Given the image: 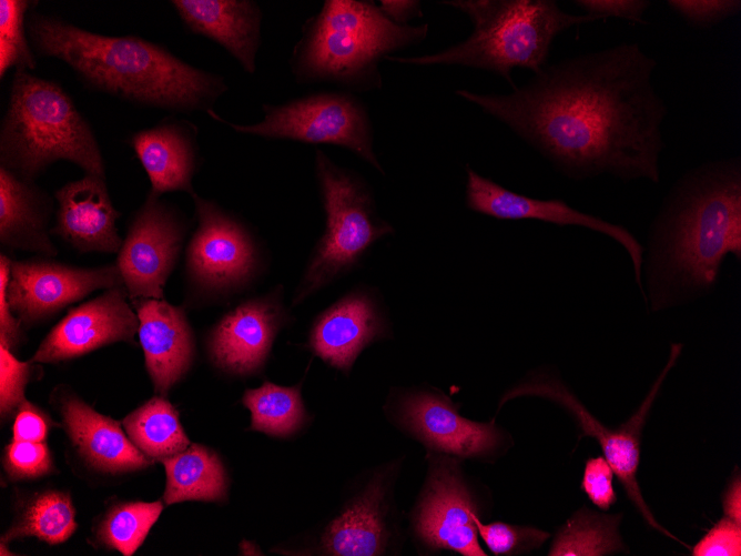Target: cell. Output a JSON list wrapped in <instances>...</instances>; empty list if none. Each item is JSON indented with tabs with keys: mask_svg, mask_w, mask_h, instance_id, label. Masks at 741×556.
<instances>
[{
	"mask_svg": "<svg viewBox=\"0 0 741 556\" xmlns=\"http://www.w3.org/2000/svg\"><path fill=\"white\" fill-rule=\"evenodd\" d=\"M58 404L71 442L94 469L116 474L143 469L152 464L153 461L135 447L118 422L98 413L73 393L59 392Z\"/></svg>",
	"mask_w": 741,
	"mask_h": 556,
	"instance_id": "7402d4cb",
	"label": "cell"
},
{
	"mask_svg": "<svg viewBox=\"0 0 741 556\" xmlns=\"http://www.w3.org/2000/svg\"><path fill=\"white\" fill-rule=\"evenodd\" d=\"M387 332L370 292L354 290L315 320L308 338L312 352L342 372H349L361 352Z\"/></svg>",
	"mask_w": 741,
	"mask_h": 556,
	"instance_id": "ac0fdd59",
	"label": "cell"
},
{
	"mask_svg": "<svg viewBox=\"0 0 741 556\" xmlns=\"http://www.w3.org/2000/svg\"><path fill=\"white\" fill-rule=\"evenodd\" d=\"M185 233L183 218L159 196L149 194L129 225L115 263L131 301L163 299Z\"/></svg>",
	"mask_w": 741,
	"mask_h": 556,
	"instance_id": "8fae6325",
	"label": "cell"
},
{
	"mask_svg": "<svg viewBox=\"0 0 741 556\" xmlns=\"http://www.w3.org/2000/svg\"><path fill=\"white\" fill-rule=\"evenodd\" d=\"M428 24L398 26L365 0H326L306 20L290 58L298 83H332L348 92L382 88L379 63L420 43Z\"/></svg>",
	"mask_w": 741,
	"mask_h": 556,
	"instance_id": "277c9868",
	"label": "cell"
},
{
	"mask_svg": "<svg viewBox=\"0 0 741 556\" xmlns=\"http://www.w3.org/2000/svg\"><path fill=\"white\" fill-rule=\"evenodd\" d=\"M477 533L495 555H511L539 547L549 534L532 527L514 526L506 523L483 524L473 515Z\"/></svg>",
	"mask_w": 741,
	"mask_h": 556,
	"instance_id": "d6a6232c",
	"label": "cell"
},
{
	"mask_svg": "<svg viewBox=\"0 0 741 556\" xmlns=\"http://www.w3.org/2000/svg\"><path fill=\"white\" fill-rule=\"evenodd\" d=\"M242 402L251 412V429L270 436L288 437L308 419L300 384L281 386L264 382L257 388L246 390Z\"/></svg>",
	"mask_w": 741,
	"mask_h": 556,
	"instance_id": "83f0119b",
	"label": "cell"
},
{
	"mask_svg": "<svg viewBox=\"0 0 741 556\" xmlns=\"http://www.w3.org/2000/svg\"><path fill=\"white\" fill-rule=\"evenodd\" d=\"M37 367L31 361L21 362L12 351L0 343V411L1 416H10L26 401L27 384L35 376Z\"/></svg>",
	"mask_w": 741,
	"mask_h": 556,
	"instance_id": "836d02e7",
	"label": "cell"
},
{
	"mask_svg": "<svg viewBox=\"0 0 741 556\" xmlns=\"http://www.w3.org/2000/svg\"><path fill=\"white\" fill-rule=\"evenodd\" d=\"M55 225L51 233L79 252L119 253L123 240L116 230L114 209L104 178L85 174L55 192Z\"/></svg>",
	"mask_w": 741,
	"mask_h": 556,
	"instance_id": "ffe728a7",
	"label": "cell"
},
{
	"mask_svg": "<svg viewBox=\"0 0 741 556\" xmlns=\"http://www.w3.org/2000/svg\"><path fill=\"white\" fill-rule=\"evenodd\" d=\"M48 431V418L26 400L18 410L13 423V441L43 442Z\"/></svg>",
	"mask_w": 741,
	"mask_h": 556,
	"instance_id": "60d3db41",
	"label": "cell"
},
{
	"mask_svg": "<svg viewBox=\"0 0 741 556\" xmlns=\"http://www.w3.org/2000/svg\"><path fill=\"white\" fill-rule=\"evenodd\" d=\"M162 510L161 501L116 503L100 519L95 537L103 546L131 556L142 545Z\"/></svg>",
	"mask_w": 741,
	"mask_h": 556,
	"instance_id": "f546056e",
	"label": "cell"
},
{
	"mask_svg": "<svg viewBox=\"0 0 741 556\" xmlns=\"http://www.w3.org/2000/svg\"><path fill=\"white\" fill-rule=\"evenodd\" d=\"M122 425L130 441L151 461L163 462L191 444L176 410L162 395L134 410Z\"/></svg>",
	"mask_w": 741,
	"mask_h": 556,
	"instance_id": "4316f807",
	"label": "cell"
},
{
	"mask_svg": "<svg viewBox=\"0 0 741 556\" xmlns=\"http://www.w3.org/2000/svg\"><path fill=\"white\" fill-rule=\"evenodd\" d=\"M637 42L545 65L507 94L455 93L509 128L569 179L660 180L668 108Z\"/></svg>",
	"mask_w": 741,
	"mask_h": 556,
	"instance_id": "6da1fadb",
	"label": "cell"
},
{
	"mask_svg": "<svg viewBox=\"0 0 741 556\" xmlns=\"http://www.w3.org/2000/svg\"><path fill=\"white\" fill-rule=\"evenodd\" d=\"M278 300L265 296L248 300L226 313L207 340L212 362L234 375L260 371L284 322Z\"/></svg>",
	"mask_w": 741,
	"mask_h": 556,
	"instance_id": "2e32d148",
	"label": "cell"
},
{
	"mask_svg": "<svg viewBox=\"0 0 741 556\" xmlns=\"http://www.w3.org/2000/svg\"><path fill=\"white\" fill-rule=\"evenodd\" d=\"M165 469L163 501L172 505L187 501L223 502L227 497L229 478L215 452L200 444H190L182 452L162 462Z\"/></svg>",
	"mask_w": 741,
	"mask_h": 556,
	"instance_id": "484cf974",
	"label": "cell"
},
{
	"mask_svg": "<svg viewBox=\"0 0 741 556\" xmlns=\"http://www.w3.org/2000/svg\"><path fill=\"white\" fill-rule=\"evenodd\" d=\"M124 286L116 264L77 267L47 259L11 261L7 299L18 320L31 325L100 289Z\"/></svg>",
	"mask_w": 741,
	"mask_h": 556,
	"instance_id": "7c38bea8",
	"label": "cell"
},
{
	"mask_svg": "<svg viewBox=\"0 0 741 556\" xmlns=\"http://www.w3.org/2000/svg\"><path fill=\"white\" fill-rule=\"evenodd\" d=\"M263 119L254 124H235L206 113L236 132L272 140L345 148L384 174L374 151V129L364 102L348 91H319L282 104H263Z\"/></svg>",
	"mask_w": 741,
	"mask_h": 556,
	"instance_id": "ba28073f",
	"label": "cell"
},
{
	"mask_svg": "<svg viewBox=\"0 0 741 556\" xmlns=\"http://www.w3.org/2000/svg\"><path fill=\"white\" fill-rule=\"evenodd\" d=\"M612 477L613 471L603 456L587 461L581 488L596 506L605 510L617 501Z\"/></svg>",
	"mask_w": 741,
	"mask_h": 556,
	"instance_id": "74e56055",
	"label": "cell"
},
{
	"mask_svg": "<svg viewBox=\"0 0 741 556\" xmlns=\"http://www.w3.org/2000/svg\"><path fill=\"white\" fill-rule=\"evenodd\" d=\"M694 556H740L741 524L724 516L697 543Z\"/></svg>",
	"mask_w": 741,
	"mask_h": 556,
	"instance_id": "8d00e7d4",
	"label": "cell"
},
{
	"mask_svg": "<svg viewBox=\"0 0 741 556\" xmlns=\"http://www.w3.org/2000/svg\"><path fill=\"white\" fill-rule=\"evenodd\" d=\"M682 345L672 344L667 365L651 386L638 411L619 428L612 431L598 422L581 402L557 378L544 374H536L520 384L508 390L500 401V405L518 396H540L549 398L566 407L578 419L583 435L595 437L602 449L603 457L609 463L613 474L620 479L628 497L640 512L650 527L674 538L668 530L657 523L642 497L637 481L640 459V439L642 427L658 392L674 365ZM677 539V538H674Z\"/></svg>",
	"mask_w": 741,
	"mask_h": 556,
	"instance_id": "9c48e42d",
	"label": "cell"
},
{
	"mask_svg": "<svg viewBox=\"0 0 741 556\" xmlns=\"http://www.w3.org/2000/svg\"><path fill=\"white\" fill-rule=\"evenodd\" d=\"M465 13L474 26L465 40L433 54L387 57L413 65H460L504 78L512 89L515 68L537 74L545 65L554 39L564 31L600 20L589 14L567 13L552 0H451L443 1Z\"/></svg>",
	"mask_w": 741,
	"mask_h": 556,
	"instance_id": "5b68a950",
	"label": "cell"
},
{
	"mask_svg": "<svg viewBox=\"0 0 741 556\" xmlns=\"http://www.w3.org/2000/svg\"><path fill=\"white\" fill-rule=\"evenodd\" d=\"M197 129L186 120L166 119L129 138L151 182L150 194L183 191L194 194Z\"/></svg>",
	"mask_w": 741,
	"mask_h": 556,
	"instance_id": "603a6c76",
	"label": "cell"
},
{
	"mask_svg": "<svg viewBox=\"0 0 741 556\" xmlns=\"http://www.w3.org/2000/svg\"><path fill=\"white\" fill-rule=\"evenodd\" d=\"M723 510L725 516L741 524V482L740 475L731 482L723 495Z\"/></svg>",
	"mask_w": 741,
	"mask_h": 556,
	"instance_id": "7bdbcfd3",
	"label": "cell"
},
{
	"mask_svg": "<svg viewBox=\"0 0 741 556\" xmlns=\"http://www.w3.org/2000/svg\"><path fill=\"white\" fill-rule=\"evenodd\" d=\"M3 465L13 479L35 478L53 471L51 453L44 442L12 441L6 446Z\"/></svg>",
	"mask_w": 741,
	"mask_h": 556,
	"instance_id": "e575fe53",
	"label": "cell"
},
{
	"mask_svg": "<svg viewBox=\"0 0 741 556\" xmlns=\"http://www.w3.org/2000/svg\"><path fill=\"white\" fill-rule=\"evenodd\" d=\"M468 491L449 459L432 463L428 482L414 517V528L425 545L465 556H485L477 539L475 514Z\"/></svg>",
	"mask_w": 741,
	"mask_h": 556,
	"instance_id": "9a60e30c",
	"label": "cell"
},
{
	"mask_svg": "<svg viewBox=\"0 0 741 556\" xmlns=\"http://www.w3.org/2000/svg\"><path fill=\"white\" fill-rule=\"evenodd\" d=\"M325 230L317 241L295 294V303L355 267L370 246L394 233L376 210L368 185L355 173L315 151Z\"/></svg>",
	"mask_w": 741,
	"mask_h": 556,
	"instance_id": "52a82bcc",
	"label": "cell"
},
{
	"mask_svg": "<svg viewBox=\"0 0 741 556\" xmlns=\"http://www.w3.org/2000/svg\"><path fill=\"white\" fill-rule=\"evenodd\" d=\"M669 8L689 26L699 29L714 27L740 13V0H669Z\"/></svg>",
	"mask_w": 741,
	"mask_h": 556,
	"instance_id": "d590c367",
	"label": "cell"
},
{
	"mask_svg": "<svg viewBox=\"0 0 741 556\" xmlns=\"http://www.w3.org/2000/svg\"><path fill=\"white\" fill-rule=\"evenodd\" d=\"M619 516L580 510L556 537L549 555H606L622 548L617 533Z\"/></svg>",
	"mask_w": 741,
	"mask_h": 556,
	"instance_id": "4dcf8cb0",
	"label": "cell"
},
{
	"mask_svg": "<svg viewBox=\"0 0 741 556\" xmlns=\"http://www.w3.org/2000/svg\"><path fill=\"white\" fill-rule=\"evenodd\" d=\"M403 425L428 447L448 454L474 457L493 452L499 432L493 423H476L461 417L440 393H406L399 401Z\"/></svg>",
	"mask_w": 741,
	"mask_h": 556,
	"instance_id": "e0dca14e",
	"label": "cell"
},
{
	"mask_svg": "<svg viewBox=\"0 0 741 556\" xmlns=\"http://www.w3.org/2000/svg\"><path fill=\"white\" fill-rule=\"evenodd\" d=\"M732 254L741 260V159L703 163L671 188L648 235L653 309L707 293Z\"/></svg>",
	"mask_w": 741,
	"mask_h": 556,
	"instance_id": "7a4b0ae2",
	"label": "cell"
},
{
	"mask_svg": "<svg viewBox=\"0 0 741 556\" xmlns=\"http://www.w3.org/2000/svg\"><path fill=\"white\" fill-rule=\"evenodd\" d=\"M31 1H0V77L11 68H35V57L29 39L26 37V14Z\"/></svg>",
	"mask_w": 741,
	"mask_h": 556,
	"instance_id": "1f68e13d",
	"label": "cell"
},
{
	"mask_svg": "<svg viewBox=\"0 0 741 556\" xmlns=\"http://www.w3.org/2000/svg\"><path fill=\"white\" fill-rule=\"evenodd\" d=\"M52 201L33 181L0 168V242L11 249L57 255L49 228Z\"/></svg>",
	"mask_w": 741,
	"mask_h": 556,
	"instance_id": "d4e9b609",
	"label": "cell"
},
{
	"mask_svg": "<svg viewBox=\"0 0 741 556\" xmlns=\"http://www.w3.org/2000/svg\"><path fill=\"white\" fill-rule=\"evenodd\" d=\"M386 475L377 474L319 537V553L336 556L382 555L388 543Z\"/></svg>",
	"mask_w": 741,
	"mask_h": 556,
	"instance_id": "cb8c5ba5",
	"label": "cell"
},
{
	"mask_svg": "<svg viewBox=\"0 0 741 556\" xmlns=\"http://www.w3.org/2000/svg\"><path fill=\"white\" fill-rule=\"evenodd\" d=\"M378 8L398 26H407L410 20L423 16L422 2L418 0H380Z\"/></svg>",
	"mask_w": 741,
	"mask_h": 556,
	"instance_id": "b9f144b4",
	"label": "cell"
},
{
	"mask_svg": "<svg viewBox=\"0 0 741 556\" xmlns=\"http://www.w3.org/2000/svg\"><path fill=\"white\" fill-rule=\"evenodd\" d=\"M466 205L469 210L498 220H538L559 226L575 225L602 233L620 244L630 256L636 282L642 285L643 246L625 226L581 212L560 199L541 200L510 191L466 168Z\"/></svg>",
	"mask_w": 741,
	"mask_h": 556,
	"instance_id": "4fadbf2b",
	"label": "cell"
},
{
	"mask_svg": "<svg viewBox=\"0 0 741 556\" xmlns=\"http://www.w3.org/2000/svg\"><path fill=\"white\" fill-rule=\"evenodd\" d=\"M28 39L42 57L67 63L88 87L132 103L173 112L213 110L224 79L139 37H109L31 11Z\"/></svg>",
	"mask_w": 741,
	"mask_h": 556,
	"instance_id": "3957f363",
	"label": "cell"
},
{
	"mask_svg": "<svg viewBox=\"0 0 741 556\" xmlns=\"http://www.w3.org/2000/svg\"><path fill=\"white\" fill-rule=\"evenodd\" d=\"M11 261L7 255L0 256V343L11 351L21 342L22 333L20 321L13 316V312L7 299V287L10 280Z\"/></svg>",
	"mask_w": 741,
	"mask_h": 556,
	"instance_id": "ab89813d",
	"label": "cell"
},
{
	"mask_svg": "<svg viewBox=\"0 0 741 556\" xmlns=\"http://www.w3.org/2000/svg\"><path fill=\"white\" fill-rule=\"evenodd\" d=\"M71 497L62 491H45L31 497L1 543L33 536L50 545L65 542L78 525Z\"/></svg>",
	"mask_w": 741,
	"mask_h": 556,
	"instance_id": "f1b7e54d",
	"label": "cell"
},
{
	"mask_svg": "<svg viewBox=\"0 0 741 556\" xmlns=\"http://www.w3.org/2000/svg\"><path fill=\"white\" fill-rule=\"evenodd\" d=\"M197 226L186 247V273L206 294H224L255 274L260 250L254 235L235 216L197 194L192 195Z\"/></svg>",
	"mask_w": 741,
	"mask_h": 556,
	"instance_id": "30bf717a",
	"label": "cell"
},
{
	"mask_svg": "<svg viewBox=\"0 0 741 556\" xmlns=\"http://www.w3.org/2000/svg\"><path fill=\"white\" fill-rule=\"evenodd\" d=\"M186 30L223 47L248 74L256 71L263 13L252 0H172Z\"/></svg>",
	"mask_w": 741,
	"mask_h": 556,
	"instance_id": "44dd1931",
	"label": "cell"
},
{
	"mask_svg": "<svg viewBox=\"0 0 741 556\" xmlns=\"http://www.w3.org/2000/svg\"><path fill=\"white\" fill-rule=\"evenodd\" d=\"M1 165L33 180L58 160L105 178L104 161L89 122L54 81L17 69L0 130Z\"/></svg>",
	"mask_w": 741,
	"mask_h": 556,
	"instance_id": "8992f818",
	"label": "cell"
},
{
	"mask_svg": "<svg viewBox=\"0 0 741 556\" xmlns=\"http://www.w3.org/2000/svg\"><path fill=\"white\" fill-rule=\"evenodd\" d=\"M126 296L125 287L116 286L72 307L42 340L30 361L57 363L111 343L132 342L139 320Z\"/></svg>",
	"mask_w": 741,
	"mask_h": 556,
	"instance_id": "5bb4252c",
	"label": "cell"
},
{
	"mask_svg": "<svg viewBox=\"0 0 741 556\" xmlns=\"http://www.w3.org/2000/svg\"><path fill=\"white\" fill-rule=\"evenodd\" d=\"M573 4L585 11L586 14L597 17L600 20L612 17L635 23H644L643 14L651 2L646 0H576Z\"/></svg>",
	"mask_w": 741,
	"mask_h": 556,
	"instance_id": "f35d334b",
	"label": "cell"
},
{
	"mask_svg": "<svg viewBox=\"0 0 741 556\" xmlns=\"http://www.w3.org/2000/svg\"><path fill=\"white\" fill-rule=\"evenodd\" d=\"M139 320V338L145 367L160 395H164L191 368L195 342L181 307L162 299L131 301Z\"/></svg>",
	"mask_w": 741,
	"mask_h": 556,
	"instance_id": "d6986e66",
	"label": "cell"
}]
</instances>
